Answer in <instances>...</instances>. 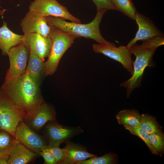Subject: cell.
Segmentation results:
<instances>
[{
    "instance_id": "cell-1",
    "label": "cell",
    "mask_w": 164,
    "mask_h": 164,
    "mask_svg": "<svg viewBox=\"0 0 164 164\" xmlns=\"http://www.w3.org/2000/svg\"><path fill=\"white\" fill-rule=\"evenodd\" d=\"M0 88L25 113L33 114L44 101L39 86L26 71L10 80H5Z\"/></svg>"
},
{
    "instance_id": "cell-2",
    "label": "cell",
    "mask_w": 164,
    "mask_h": 164,
    "mask_svg": "<svg viewBox=\"0 0 164 164\" xmlns=\"http://www.w3.org/2000/svg\"><path fill=\"white\" fill-rule=\"evenodd\" d=\"M161 45L159 39L153 37L143 41L141 45L135 44L129 49L131 54H134L136 57L133 63V72L129 79L120 84L121 87L126 89L127 97H130L135 89L141 86L146 68L155 67L153 56L157 48Z\"/></svg>"
},
{
    "instance_id": "cell-3",
    "label": "cell",
    "mask_w": 164,
    "mask_h": 164,
    "mask_svg": "<svg viewBox=\"0 0 164 164\" xmlns=\"http://www.w3.org/2000/svg\"><path fill=\"white\" fill-rule=\"evenodd\" d=\"M108 10L102 9L97 11L94 19L90 22L81 24L69 22L64 19L53 16L45 17L48 23L65 32L77 36L91 39L99 44H111L102 36L100 30V24L103 16Z\"/></svg>"
},
{
    "instance_id": "cell-4",
    "label": "cell",
    "mask_w": 164,
    "mask_h": 164,
    "mask_svg": "<svg viewBox=\"0 0 164 164\" xmlns=\"http://www.w3.org/2000/svg\"><path fill=\"white\" fill-rule=\"evenodd\" d=\"M50 37L52 41L51 49L45 62V77L53 74L56 70L62 56L78 37L51 26Z\"/></svg>"
},
{
    "instance_id": "cell-5",
    "label": "cell",
    "mask_w": 164,
    "mask_h": 164,
    "mask_svg": "<svg viewBox=\"0 0 164 164\" xmlns=\"http://www.w3.org/2000/svg\"><path fill=\"white\" fill-rule=\"evenodd\" d=\"M26 117L23 111L0 88V130L15 137L16 127Z\"/></svg>"
},
{
    "instance_id": "cell-6",
    "label": "cell",
    "mask_w": 164,
    "mask_h": 164,
    "mask_svg": "<svg viewBox=\"0 0 164 164\" xmlns=\"http://www.w3.org/2000/svg\"><path fill=\"white\" fill-rule=\"evenodd\" d=\"M28 12L39 16L59 17L81 23L80 20L72 15L66 7L56 0H34L30 3Z\"/></svg>"
},
{
    "instance_id": "cell-7",
    "label": "cell",
    "mask_w": 164,
    "mask_h": 164,
    "mask_svg": "<svg viewBox=\"0 0 164 164\" xmlns=\"http://www.w3.org/2000/svg\"><path fill=\"white\" fill-rule=\"evenodd\" d=\"M84 132L80 127L62 125L56 121L49 122L45 126V135L48 145L59 146L72 138Z\"/></svg>"
},
{
    "instance_id": "cell-8",
    "label": "cell",
    "mask_w": 164,
    "mask_h": 164,
    "mask_svg": "<svg viewBox=\"0 0 164 164\" xmlns=\"http://www.w3.org/2000/svg\"><path fill=\"white\" fill-rule=\"evenodd\" d=\"M14 138L26 147L39 155L48 144L46 138L34 132L23 121L20 122L16 127Z\"/></svg>"
},
{
    "instance_id": "cell-9",
    "label": "cell",
    "mask_w": 164,
    "mask_h": 164,
    "mask_svg": "<svg viewBox=\"0 0 164 164\" xmlns=\"http://www.w3.org/2000/svg\"><path fill=\"white\" fill-rule=\"evenodd\" d=\"M93 49L95 52L102 54L118 61L132 75L133 61L131 53L126 46L116 47L114 43L111 44H94Z\"/></svg>"
},
{
    "instance_id": "cell-10",
    "label": "cell",
    "mask_w": 164,
    "mask_h": 164,
    "mask_svg": "<svg viewBox=\"0 0 164 164\" xmlns=\"http://www.w3.org/2000/svg\"><path fill=\"white\" fill-rule=\"evenodd\" d=\"M29 52L22 43L9 50L7 55L10 66L6 74L5 80L13 79L26 72Z\"/></svg>"
},
{
    "instance_id": "cell-11",
    "label": "cell",
    "mask_w": 164,
    "mask_h": 164,
    "mask_svg": "<svg viewBox=\"0 0 164 164\" xmlns=\"http://www.w3.org/2000/svg\"><path fill=\"white\" fill-rule=\"evenodd\" d=\"M135 20L138 29L134 38L126 46L128 49L138 41H143L155 37L164 36L163 33L156 26L153 22L143 14L137 12Z\"/></svg>"
},
{
    "instance_id": "cell-12",
    "label": "cell",
    "mask_w": 164,
    "mask_h": 164,
    "mask_svg": "<svg viewBox=\"0 0 164 164\" xmlns=\"http://www.w3.org/2000/svg\"><path fill=\"white\" fill-rule=\"evenodd\" d=\"M22 43L29 52L35 54L43 60L49 56L52 46L50 37L36 33L24 34Z\"/></svg>"
},
{
    "instance_id": "cell-13",
    "label": "cell",
    "mask_w": 164,
    "mask_h": 164,
    "mask_svg": "<svg viewBox=\"0 0 164 164\" xmlns=\"http://www.w3.org/2000/svg\"><path fill=\"white\" fill-rule=\"evenodd\" d=\"M20 26L24 34L36 33L46 37H50L52 26L45 17L27 13L21 20Z\"/></svg>"
},
{
    "instance_id": "cell-14",
    "label": "cell",
    "mask_w": 164,
    "mask_h": 164,
    "mask_svg": "<svg viewBox=\"0 0 164 164\" xmlns=\"http://www.w3.org/2000/svg\"><path fill=\"white\" fill-rule=\"evenodd\" d=\"M32 129L39 130L47 123L56 121V113L50 105L44 102L32 114L26 116L24 120Z\"/></svg>"
},
{
    "instance_id": "cell-15",
    "label": "cell",
    "mask_w": 164,
    "mask_h": 164,
    "mask_svg": "<svg viewBox=\"0 0 164 164\" xmlns=\"http://www.w3.org/2000/svg\"><path fill=\"white\" fill-rule=\"evenodd\" d=\"M64 157L62 164H78L82 161L97 155L88 152L84 146L74 143L70 140L66 142Z\"/></svg>"
},
{
    "instance_id": "cell-16",
    "label": "cell",
    "mask_w": 164,
    "mask_h": 164,
    "mask_svg": "<svg viewBox=\"0 0 164 164\" xmlns=\"http://www.w3.org/2000/svg\"><path fill=\"white\" fill-rule=\"evenodd\" d=\"M38 155L15 139L8 153V164H26Z\"/></svg>"
},
{
    "instance_id": "cell-17",
    "label": "cell",
    "mask_w": 164,
    "mask_h": 164,
    "mask_svg": "<svg viewBox=\"0 0 164 164\" xmlns=\"http://www.w3.org/2000/svg\"><path fill=\"white\" fill-rule=\"evenodd\" d=\"M26 71L32 80L40 86L45 77V62L34 53L30 52Z\"/></svg>"
},
{
    "instance_id": "cell-18",
    "label": "cell",
    "mask_w": 164,
    "mask_h": 164,
    "mask_svg": "<svg viewBox=\"0 0 164 164\" xmlns=\"http://www.w3.org/2000/svg\"><path fill=\"white\" fill-rule=\"evenodd\" d=\"M23 38V35L15 34L10 30L4 21L0 28V49L3 54L7 55L11 48L22 42Z\"/></svg>"
},
{
    "instance_id": "cell-19",
    "label": "cell",
    "mask_w": 164,
    "mask_h": 164,
    "mask_svg": "<svg viewBox=\"0 0 164 164\" xmlns=\"http://www.w3.org/2000/svg\"><path fill=\"white\" fill-rule=\"evenodd\" d=\"M141 116L137 110L124 109L117 113L116 118L118 123L124 127H133L139 125Z\"/></svg>"
},
{
    "instance_id": "cell-20",
    "label": "cell",
    "mask_w": 164,
    "mask_h": 164,
    "mask_svg": "<svg viewBox=\"0 0 164 164\" xmlns=\"http://www.w3.org/2000/svg\"><path fill=\"white\" fill-rule=\"evenodd\" d=\"M139 125L149 134L162 131L156 118L148 114L141 115Z\"/></svg>"
},
{
    "instance_id": "cell-21",
    "label": "cell",
    "mask_w": 164,
    "mask_h": 164,
    "mask_svg": "<svg viewBox=\"0 0 164 164\" xmlns=\"http://www.w3.org/2000/svg\"><path fill=\"white\" fill-rule=\"evenodd\" d=\"M117 10L122 12L131 19L135 20L137 12L132 0H110Z\"/></svg>"
},
{
    "instance_id": "cell-22",
    "label": "cell",
    "mask_w": 164,
    "mask_h": 164,
    "mask_svg": "<svg viewBox=\"0 0 164 164\" xmlns=\"http://www.w3.org/2000/svg\"><path fill=\"white\" fill-rule=\"evenodd\" d=\"M118 156L115 153H106L100 157L97 156L79 162L78 164H113L116 163Z\"/></svg>"
},
{
    "instance_id": "cell-23",
    "label": "cell",
    "mask_w": 164,
    "mask_h": 164,
    "mask_svg": "<svg viewBox=\"0 0 164 164\" xmlns=\"http://www.w3.org/2000/svg\"><path fill=\"white\" fill-rule=\"evenodd\" d=\"M149 141L158 154L162 155L164 152V135L162 131L149 134Z\"/></svg>"
},
{
    "instance_id": "cell-24",
    "label": "cell",
    "mask_w": 164,
    "mask_h": 164,
    "mask_svg": "<svg viewBox=\"0 0 164 164\" xmlns=\"http://www.w3.org/2000/svg\"><path fill=\"white\" fill-rule=\"evenodd\" d=\"M124 127L125 129L128 130L131 134L137 136L142 140L152 154L158 155L150 142L149 134L142 129L140 125L133 127Z\"/></svg>"
},
{
    "instance_id": "cell-25",
    "label": "cell",
    "mask_w": 164,
    "mask_h": 164,
    "mask_svg": "<svg viewBox=\"0 0 164 164\" xmlns=\"http://www.w3.org/2000/svg\"><path fill=\"white\" fill-rule=\"evenodd\" d=\"M15 139L8 132L0 130V155L8 154Z\"/></svg>"
},
{
    "instance_id": "cell-26",
    "label": "cell",
    "mask_w": 164,
    "mask_h": 164,
    "mask_svg": "<svg viewBox=\"0 0 164 164\" xmlns=\"http://www.w3.org/2000/svg\"><path fill=\"white\" fill-rule=\"evenodd\" d=\"M51 152L56 157L58 163L62 164L65 155V149L60 148L59 146L48 145L43 149Z\"/></svg>"
},
{
    "instance_id": "cell-27",
    "label": "cell",
    "mask_w": 164,
    "mask_h": 164,
    "mask_svg": "<svg viewBox=\"0 0 164 164\" xmlns=\"http://www.w3.org/2000/svg\"><path fill=\"white\" fill-rule=\"evenodd\" d=\"M95 4L97 11L102 9L117 10L110 0H92Z\"/></svg>"
},
{
    "instance_id": "cell-28",
    "label": "cell",
    "mask_w": 164,
    "mask_h": 164,
    "mask_svg": "<svg viewBox=\"0 0 164 164\" xmlns=\"http://www.w3.org/2000/svg\"><path fill=\"white\" fill-rule=\"evenodd\" d=\"M39 155L43 158L45 164H57L56 159L53 154L47 150H43L40 152Z\"/></svg>"
},
{
    "instance_id": "cell-29",
    "label": "cell",
    "mask_w": 164,
    "mask_h": 164,
    "mask_svg": "<svg viewBox=\"0 0 164 164\" xmlns=\"http://www.w3.org/2000/svg\"><path fill=\"white\" fill-rule=\"evenodd\" d=\"M8 154L0 155V164H8Z\"/></svg>"
},
{
    "instance_id": "cell-30",
    "label": "cell",
    "mask_w": 164,
    "mask_h": 164,
    "mask_svg": "<svg viewBox=\"0 0 164 164\" xmlns=\"http://www.w3.org/2000/svg\"><path fill=\"white\" fill-rule=\"evenodd\" d=\"M6 10L5 9L0 10V15H3V14L4 12Z\"/></svg>"
}]
</instances>
